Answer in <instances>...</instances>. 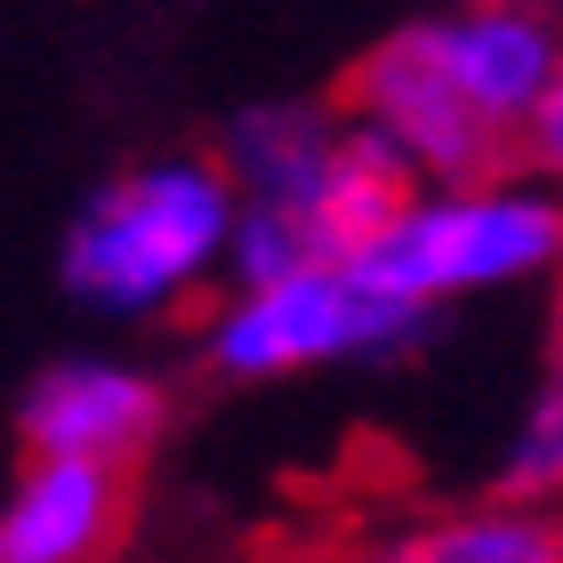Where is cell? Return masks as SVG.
<instances>
[{
  "mask_svg": "<svg viewBox=\"0 0 563 563\" xmlns=\"http://www.w3.org/2000/svg\"><path fill=\"white\" fill-rule=\"evenodd\" d=\"M218 162L242 194L225 290L322 266V258H363L395 225V210L419 194L346 121V106H250Z\"/></svg>",
  "mask_w": 563,
  "mask_h": 563,
  "instance_id": "obj_1",
  "label": "cell"
},
{
  "mask_svg": "<svg viewBox=\"0 0 563 563\" xmlns=\"http://www.w3.org/2000/svg\"><path fill=\"white\" fill-rule=\"evenodd\" d=\"M234 234H242V194L225 162L201 153H162L106 177L65 225L57 274L65 290L97 306V314H169L201 290H218L234 266Z\"/></svg>",
  "mask_w": 563,
  "mask_h": 563,
  "instance_id": "obj_2",
  "label": "cell"
},
{
  "mask_svg": "<svg viewBox=\"0 0 563 563\" xmlns=\"http://www.w3.org/2000/svg\"><path fill=\"white\" fill-rule=\"evenodd\" d=\"M363 266L419 314H443V306L492 290H531V282L563 274V194H548L531 169L419 186L387 234L363 250Z\"/></svg>",
  "mask_w": 563,
  "mask_h": 563,
  "instance_id": "obj_3",
  "label": "cell"
},
{
  "mask_svg": "<svg viewBox=\"0 0 563 563\" xmlns=\"http://www.w3.org/2000/svg\"><path fill=\"white\" fill-rule=\"evenodd\" d=\"M427 322L434 314L395 298L363 258H322L274 282L218 290V306L201 314V363L258 387V378H298L330 363H387L427 339Z\"/></svg>",
  "mask_w": 563,
  "mask_h": 563,
  "instance_id": "obj_4",
  "label": "cell"
},
{
  "mask_svg": "<svg viewBox=\"0 0 563 563\" xmlns=\"http://www.w3.org/2000/svg\"><path fill=\"white\" fill-rule=\"evenodd\" d=\"M346 121L363 130L411 186H467V177L507 169V145L492 121L475 113V97L459 89V73L443 65V41L427 24H402L346 73Z\"/></svg>",
  "mask_w": 563,
  "mask_h": 563,
  "instance_id": "obj_5",
  "label": "cell"
},
{
  "mask_svg": "<svg viewBox=\"0 0 563 563\" xmlns=\"http://www.w3.org/2000/svg\"><path fill=\"white\" fill-rule=\"evenodd\" d=\"M162 419H169L162 378L137 371V363H113V354L48 363L16 402V427H24L33 459H73V467H106V475L145 459Z\"/></svg>",
  "mask_w": 563,
  "mask_h": 563,
  "instance_id": "obj_6",
  "label": "cell"
},
{
  "mask_svg": "<svg viewBox=\"0 0 563 563\" xmlns=\"http://www.w3.org/2000/svg\"><path fill=\"white\" fill-rule=\"evenodd\" d=\"M434 41H443L459 89L475 97V113L507 145H523L531 113L548 106L563 73V33L548 24V9L540 0H459L451 16H434Z\"/></svg>",
  "mask_w": 563,
  "mask_h": 563,
  "instance_id": "obj_7",
  "label": "cell"
},
{
  "mask_svg": "<svg viewBox=\"0 0 563 563\" xmlns=\"http://www.w3.org/2000/svg\"><path fill=\"white\" fill-rule=\"evenodd\" d=\"M130 516V492L106 467L73 459H24L0 499V563H106Z\"/></svg>",
  "mask_w": 563,
  "mask_h": 563,
  "instance_id": "obj_8",
  "label": "cell"
},
{
  "mask_svg": "<svg viewBox=\"0 0 563 563\" xmlns=\"http://www.w3.org/2000/svg\"><path fill=\"white\" fill-rule=\"evenodd\" d=\"M363 563H563V507L540 499H475L395 523Z\"/></svg>",
  "mask_w": 563,
  "mask_h": 563,
  "instance_id": "obj_9",
  "label": "cell"
},
{
  "mask_svg": "<svg viewBox=\"0 0 563 563\" xmlns=\"http://www.w3.org/2000/svg\"><path fill=\"white\" fill-rule=\"evenodd\" d=\"M499 492L507 499H540L563 507V322L540 354V378H531L516 434H507V459H499Z\"/></svg>",
  "mask_w": 563,
  "mask_h": 563,
  "instance_id": "obj_10",
  "label": "cell"
},
{
  "mask_svg": "<svg viewBox=\"0 0 563 563\" xmlns=\"http://www.w3.org/2000/svg\"><path fill=\"white\" fill-rule=\"evenodd\" d=\"M523 169L540 177L548 194H563V73H555V89H548V106L531 113V130H523Z\"/></svg>",
  "mask_w": 563,
  "mask_h": 563,
  "instance_id": "obj_11",
  "label": "cell"
}]
</instances>
